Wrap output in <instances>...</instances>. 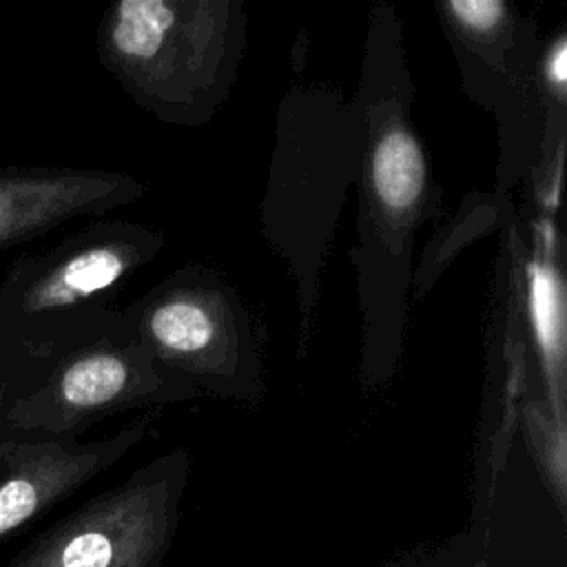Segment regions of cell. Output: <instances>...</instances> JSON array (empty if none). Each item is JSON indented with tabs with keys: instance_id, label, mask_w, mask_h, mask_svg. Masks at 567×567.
<instances>
[{
	"instance_id": "cell-1",
	"label": "cell",
	"mask_w": 567,
	"mask_h": 567,
	"mask_svg": "<svg viewBox=\"0 0 567 567\" xmlns=\"http://www.w3.org/2000/svg\"><path fill=\"white\" fill-rule=\"evenodd\" d=\"M414 82L396 9L381 0L368 13L361 71L350 106L359 133L354 268L361 339L357 381L383 390L405 352L414 244L443 215V190L414 120Z\"/></svg>"
},
{
	"instance_id": "cell-2",
	"label": "cell",
	"mask_w": 567,
	"mask_h": 567,
	"mask_svg": "<svg viewBox=\"0 0 567 567\" xmlns=\"http://www.w3.org/2000/svg\"><path fill=\"white\" fill-rule=\"evenodd\" d=\"M357 168L359 133L350 100L326 82L290 84L275 113L259 228L295 281L297 357L310 341L326 261Z\"/></svg>"
},
{
	"instance_id": "cell-3",
	"label": "cell",
	"mask_w": 567,
	"mask_h": 567,
	"mask_svg": "<svg viewBox=\"0 0 567 567\" xmlns=\"http://www.w3.org/2000/svg\"><path fill=\"white\" fill-rule=\"evenodd\" d=\"M248 44L241 0H117L97 27V60L155 120L197 128L230 97Z\"/></svg>"
},
{
	"instance_id": "cell-4",
	"label": "cell",
	"mask_w": 567,
	"mask_h": 567,
	"mask_svg": "<svg viewBox=\"0 0 567 567\" xmlns=\"http://www.w3.org/2000/svg\"><path fill=\"white\" fill-rule=\"evenodd\" d=\"M164 244L153 226L104 219L20 255L0 279V341L44 377L60 357L113 337L117 295Z\"/></svg>"
},
{
	"instance_id": "cell-5",
	"label": "cell",
	"mask_w": 567,
	"mask_h": 567,
	"mask_svg": "<svg viewBox=\"0 0 567 567\" xmlns=\"http://www.w3.org/2000/svg\"><path fill=\"white\" fill-rule=\"evenodd\" d=\"M113 337L195 383L204 396L259 405L266 332L239 290L206 264L175 268L117 310Z\"/></svg>"
},
{
	"instance_id": "cell-6",
	"label": "cell",
	"mask_w": 567,
	"mask_h": 567,
	"mask_svg": "<svg viewBox=\"0 0 567 567\" xmlns=\"http://www.w3.org/2000/svg\"><path fill=\"white\" fill-rule=\"evenodd\" d=\"M434 9L463 93L496 117V195L509 197L512 188L532 179L549 131L536 22L505 0H439Z\"/></svg>"
},
{
	"instance_id": "cell-7",
	"label": "cell",
	"mask_w": 567,
	"mask_h": 567,
	"mask_svg": "<svg viewBox=\"0 0 567 567\" xmlns=\"http://www.w3.org/2000/svg\"><path fill=\"white\" fill-rule=\"evenodd\" d=\"M193 458L175 447L40 532L4 567H159L182 514Z\"/></svg>"
},
{
	"instance_id": "cell-8",
	"label": "cell",
	"mask_w": 567,
	"mask_h": 567,
	"mask_svg": "<svg viewBox=\"0 0 567 567\" xmlns=\"http://www.w3.org/2000/svg\"><path fill=\"white\" fill-rule=\"evenodd\" d=\"M186 377L157 365L146 350L106 337L60 357L27 392L4 410V427L18 434L80 439L115 414L202 399Z\"/></svg>"
},
{
	"instance_id": "cell-9",
	"label": "cell",
	"mask_w": 567,
	"mask_h": 567,
	"mask_svg": "<svg viewBox=\"0 0 567 567\" xmlns=\"http://www.w3.org/2000/svg\"><path fill=\"white\" fill-rule=\"evenodd\" d=\"M159 410L100 441L4 432L0 436V543L122 461L144 441Z\"/></svg>"
},
{
	"instance_id": "cell-10",
	"label": "cell",
	"mask_w": 567,
	"mask_h": 567,
	"mask_svg": "<svg viewBox=\"0 0 567 567\" xmlns=\"http://www.w3.org/2000/svg\"><path fill=\"white\" fill-rule=\"evenodd\" d=\"M558 244L551 217L536 221L532 257L525 266L527 315L534 368L543 396L527 414L525 432L534 450L545 485L565 520L567 465H565V370H567V328H565V284L558 266Z\"/></svg>"
},
{
	"instance_id": "cell-11",
	"label": "cell",
	"mask_w": 567,
	"mask_h": 567,
	"mask_svg": "<svg viewBox=\"0 0 567 567\" xmlns=\"http://www.w3.org/2000/svg\"><path fill=\"white\" fill-rule=\"evenodd\" d=\"M144 182L120 171L62 166L0 168V252L78 217L140 202Z\"/></svg>"
},
{
	"instance_id": "cell-12",
	"label": "cell",
	"mask_w": 567,
	"mask_h": 567,
	"mask_svg": "<svg viewBox=\"0 0 567 567\" xmlns=\"http://www.w3.org/2000/svg\"><path fill=\"white\" fill-rule=\"evenodd\" d=\"M509 213L507 197L496 193H470L456 215L432 235L419 264L412 270V301H419L454 261V257L476 239L492 233Z\"/></svg>"
},
{
	"instance_id": "cell-13",
	"label": "cell",
	"mask_w": 567,
	"mask_h": 567,
	"mask_svg": "<svg viewBox=\"0 0 567 567\" xmlns=\"http://www.w3.org/2000/svg\"><path fill=\"white\" fill-rule=\"evenodd\" d=\"M538 84L545 100V113L549 122H556L558 126L565 124V104H567V38L565 33H558L545 49H540V62H538ZM563 153L556 151L554 155L540 159L536 164V171L532 175L538 195L543 197L545 208L554 213L556 208V190L549 184V173L556 166L563 171Z\"/></svg>"
},
{
	"instance_id": "cell-14",
	"label": "cell",
	"mask_w": 567,
	"mask_h": 567,
	"mask_svg": "<svg viewBox=\"0 0 567 567\" xmlns=\"http://www.w3.org/2000/svg\"><path fill=\"white\" fill-rule=\"evenodd\" d=\"M42 379V372L22 359L16 350L0 341V421L9 401L27 390H31Z\"/></svg>"
},
{
	"instance_id": "cell-15",
	"label": "cell",
	"mask_w": 567,
	"mask_h": 567,
	"mask_svg": "<svg viewBox=\"0 0 567 567\" xmlns=\"http://www.w3.org/2000/svg\"><path fill=\"white\" fill-rule=\"evenodd\" d=\"M4 432H9V430H7V427H4V421H0V436H2V434H4Z\"/></svg>"
}]
</instances>
